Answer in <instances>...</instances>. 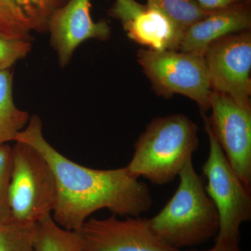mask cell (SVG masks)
Wrapping results in <instances>:
<instances>
[{
  "label": "cell",
  "mask_w": 251,
  "mask_h": 251,
  "mask_svg": "<svg viewBox=\"0 0 251 251\" xmlns=\"http://www.w3.org/2000/svg\"><path fill=\"white\" fill-rule=\"evenodd\" d=\"M15 142L36 149L49 163L57 185L52 219L63 228L77 231L92 214L106 209L118 216H140L151 207L148 185L126 167L96 170L77 164L46 140L40 117L32 115Z\"/></svg>",
  "instance_id": "1"
},
{
  "label": "cell",
  "mask_w": 251,
  "mask_h": 251,
  "mask_svg": "<svg viewBox=\"0 0 251 251\" xmlns=\"http://www.w3.org/2000/svg\"><path fill=\"white\" fill-rule=\"evenodd\" d=\"M179 184L171 199L150 220L153 232L170 247L199 245L217 235L219 216L208 196L193 159L179 174Z\"/></svg>",
  "instance_id": "2"
},
{
  "label": "cell",
  "mask_w": 251,
  "mask_h": 251,
  "mask_svg": "<svg viewBox=\"0 0 251 251\" xmlns=\"http://www.w3.org/2000/svg\"><path fill=\"white\" fill-rule=\"evenodd\" d=\"M199 147L198 127L184 115L153 120L134 145L130 175L163 186L174 181Z\"/></svg>",
  "instance_id": "3"
},
{
  "label": "cell",
  "mask_w": 251,
  "mask_h": 251,
  "mask_svg": "<svg viewBox=\"0 0 251 251\" xmlns=\"http://www.w3.org/2000/svg\"><path fill=\"white\" fill-rule=\"evenodd\" d=\"M56 201L57 185L49 163L36 149L16 142L9 191L11 221L36 224L52 215Z\"/></svg>",
  "instance_id": "4"
},
{
  "label": "cell",
  "mask_w": 251,
  "mask_h": 251,
  "mask_svg": "<svg viewBox=\"0 0 251 251\" xmlns=\"http://www.w3.org/2000/svg\"><path fill=\"white\" fill-rule=\"evenodd\" d=\"M209 151L202 167L207 180L205 190L215 204L219 216L216 240H239V230L251 218V191L238 177L211 128L209 118L202 114Z\"/></svg>",
  "instance_id": "5"
},
{
  "label": "cell",
  "mask_w": 251,
  "mask_h": 251,
  "mask_svg": "<svg viewBox=\"0 0 251 251\" xmlns=\"http://www.w3.org/2000/svg\"><path fill=\"white\" fill-rule=\"evenodd\" d=\"M138 60L153 86L161 94H179L209 109L211 92L203 56L176 50H142Z\"/></svg>",
  "instance_id": "6"
},
{
  "label": "cell",
  "mask_w": 251,
  "mask_h": 251,
  "mask_svg": "<svg viewBox=\"0 0 251 251\" xmlns=\"http://www.w3.org/2000/svg\"><path fill=\"white\" fill-rule=\"evenodd\" d=\"M211 90L251 105V36L249 31L222 38L203 54Z\"/></svg>",
  "instance_id": "7"
},
{
  "label": "cell",
  "mask_w": 251,
  "mask_h": 251,
  "mask_svg": "<svg viewBox=\"0 0 251 251\" xmlns=\"http://www.w3.org/2000/svg\"><path fill=\"white\" fill-rule=\"evenodd\" d=\"M209 118L229 164L248 190L251 188V108L226 94L211 91Z\"/></svg>",
  "instance_id": "8"
},
{
  "label": "cell",
  "mask_w": 251,
  "mask_h": 251,
  "mask_svg": "<svg viewBox=\"0 0 251 251\" xmlns=\"http://www.w3.org/2000/svg\"><path fill=\"white\" fill-rule=\"evenodd\" d=\"M82 251H180L168 246L141 216L87 220L77 231Z\"/></svg>",
  "instance_id": "9"
},
{
  "label": "cell",
  "mask_w": 251,
  "mask_h": 251,
  "mask_svg": "<svg viewBox=\"0 0 251 251\" xmlns=\"http://www.w3.org/2000/svg\"><path fill=\"white\" fill-rule=\"evenodd\" d=\"M92 0H68L50 18L48 27L50 45L59 66L65 68L75 50L90 39L108 40L110 27L105 21L96 22L92 17Z\"/></svg>",
  "instance_id": "10"
},
{
  "label": "cell",
  "mask_w": 251,
  "mask_h": 251,
  "mask_svg": "<svg viewBox=\"0 0 251 251\" xmlns=\"http://www.w3.org/2000/svg\"><path fill=\"white\" fill-rule=\"evenodd\" d=\"M251 25L250 10L245 2L211 11L185 31L179 50L203 55L213 43L226 36L249 31Z\"/></svg>",
  "instance_id": "11"
},
{
  "label": "cell",
  "mask_w": 251,
  "mask_h": 251,
  "mask_svg": "<svg viewBox=\"0 0 251 251\" xmlns=\"http://www.w3.org/2000/svg\"><path fill=\"white\" fill-rule=\"evenodd\" d=\"M68 0H0V32L11 39L32 40L48 32L50 18Z\"/></svg>",
  "instance_id": "12"
},
{
  "label": "cell",
  "mask_w": 251,
  "mask_h": 251,
  "mask_svg": "<svg viewBox=\"0 0 251 251\" xmlns=\"http://www.w3.org/2000/svg\"><path fill=\"white\" fill-rule=\"evenodd\" d=\"M122 24L130 39L151 50H177L184 37V31L169 18L148 6Z\"/></svg>",
  "instance_id": "13"
},
{
  "label": "cell",
  "mask_w": 251,
  "mask_h": 251,
  "mask_svg": "<svg viewBox=\"0 0 251 251\" xmlns=\"http://www.w3.org/2000/svg\"><path fill=\"white\" fill-rule=\"evenodd\" d=\"M14 74L8 69L0 72V145L15 141L29 122V113L14 103Z\"/></svg>",
  "instance_id": "14"
},
{
  "label": "cell",
  "mask_w": 251,
  "mask_h": 251,
  "mask_svg": "<svg viewBox=\"0 0 251 251\" xmlns=\"http://www.w3.org/2000/svg\"><path fill=\"white\" fill-rule=\"evenodd\" d=\"M34 247L35 251H82L77 232L60 227L52 215L36 223Z\"/></svg>",
  "instance_id": "15"
},
{
  "label": "cell",
  "mask_w": 251,
  "mask_h": 251,
  "mask_svg": "<svg viewBox=\"0 0 251 251\" xmlns=\"http://www.w3.org/2000/svg\"><path fill=\"white\" fill-rule=\"evenodd\" d=\"M147 6L161 11L184 33L211 12L202 9L196 0H148Z\"/></svg>",
  "instance_id": "16"
},
{
  "label": "cell",
  "mask_w": 251,
  "mask_h": 251,
  "mask_svg": "<svg viewBox=\"0 0 251 251\" xmlns=\"http://www.w3.org/2000/svg\"><path fill=\"white\" fill-rule=\"evenodd\" d=\"M36 224L10 221L0 225V251H35Z\"/></svg>",
  "instance_id": "17"
},
{
  "label": "cell",
  "mask_w": 251,
  "mask_h": 251,
  "mask_svg": "<svg viewBox=\"0 0 251 251\" xmlns=\"http://www.w3.org/2000/svg\"><path fill=\"white\" fill-rule=\"evenodd\" d=\"M12 171V148L0 145V225L11 221L9 191Z\"/></svg>",
  "instance_id": "18"
},
{
  "label": "cell",
  "mask_w": 251,
  "mask_h": 251,
  "mask_svg": "<svg viewBox=\"0 0 251 251\" xmlns=\"http://www.w3.org/2000/svg\"><path fill=\"white\" fill-rule=\"evenodd\" d=\"M31 49V41L11 39L0 32V72L25 58Z\"/></svg>",
  "instance_id": "19"
},
{
  "label": "cell",
  "mask_w": 251,
  "mask_h": 251,
  "mask_svg": "<svg viewBox=\"0 0 251 251\" xmlns=\"http://www.w3.org/2000/svg\"><path fill=\"white\" fill-rule=\"evenodd\" d=\"M200 6L206 11H218L233 5L244 2V0H196Z\"/></svg>",
  "instance_id": "20"
},
{
  "label": "cell",
  "mask_w": 251,
  "mask_h": 251,
  "mask_svg": "<svg viewBox=\"0 0 251 251\" xmlns=\"http://www.w3.org/2000/svg\"><path fill=\"white\" fill-rule=\"evenodd\" d=\"M197 251H242L239 249V240L223 239L216 240L214 247L208 250Z\"/></svg>",
  "instance_id": "21"
},
{
  "label": "cell",
  "mask_w": 251,
  "mask_h": 251,
  "mask_svg": "<svg viewBox=\"0 0 251 251\" xmlns=\"http://www.w3.org/2000/svg\"><path fill=\"white\" fill-rule=\"evenodd\" d=\"M129 1V0H116L117 2H126V1Z\"/></svg>",
  "instance_id": "22"
}]
</instances>
